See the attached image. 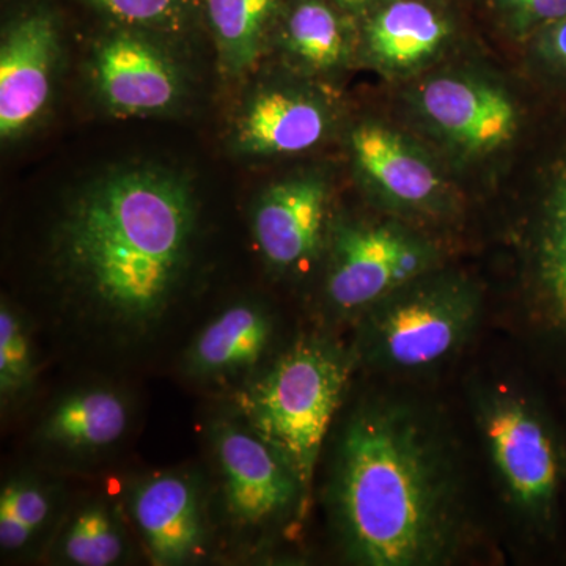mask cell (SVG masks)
<instances>
[{"instance_id":"cell-1","label":"cell","mask_w":566,"mask_h":566,"mask_svg":"<svg viewBox=\"0 0 566 566\" xmlns=\"http://www.w3.org/2000/svg\"><path fill=\"white\" fill-rule=\"evenodd\" d=\"M192 227L191 193L178 178L145 169L114 175L66 216L63 266L96 322L147 333L172 300Z\"/></svg>"},{"instance_id":"cell-2","label":"cell","mask_w":566,"mask_h":566,"mask_svg":"<svg viewBox=\"0 0 566 566\" xmlns=\"http://www.w3.org/2000/svg\"><path fill=\"white\" fill-rule=\"evenodd\" d=\"M334 499L345 545L359 564L433 565L455 543L449 464L409 409L378 405L353 417L342 439Z\"/></svg>"},{"instance_id":"cell-3","label":"cell","mask_w":566,"mask_h":566,"mask_svg":"<svg viewBox=\"0 0 566 566\" xmlns=\"http://www.w3.org/2000/svg\"><path fill=\"white\" fill-rule=\"evenodd\" d=\"M345 354L322 340H301L268 374L234 397L238 412L289 464L308 494L319 450L348 386Z\"/></svg>"},{"instance_id":"cell-4","label":"cell","mask_w":566,"mask_h":566,"mask_svg":"<svg viewBox=\"0 0 566 566\" xmlns=\"http://www.w3.org/2000/svg\"><path fill=\"white\" fill-rule=\"evenodd\" d=\"M479 311L472 283L424 274L367 312L365 354L371 363L394 370L430 367L464 344Z\"/></svg>"},{"instance_id":"cell-5","label":"cell","mask_w":566,"mask_h":566,"mask_svg":"<svg viewBox=\"0 0 566 566\" xmlns=\"http://www.w3.org/2000/svg\"><path fill=\"white\" fill-rule=\"evenodd\" d=\"M409 106L424 132L463 161H483L512 147L524 107L504 84L474 71H442L416 85Z\"/></svg>"},{"instance_id":"cell-6","label":"cell","mask_w":566,"mask_h":566,"mask_svg":"<svg viewBox=\"0 0 566 566\" xmlns=\"http://www.w3.org/2000/svg\"><path fill=\"white\" fill-rule=\"evenodd\" d=\"M438 260L436 245L403 223L342 227L327 274V300L342 314L368 312L397 290L431 273Z\"/></svg>"},{"instance_id":"cell-7","label":"cell","mask_w":566,"mask_h":566,"mask_svg":"<svg viewBox=\"0 0 566 566\" xmlns=\"http://www.w3.org/2000/svg\"><path fill=\"white\" fill-rule=\"evenodd\" d=\"M491 457L516 505L542 526L556 516L564 458L549 422L523 397L497 395L483 409Z\"/></svg>"},{"instance_id":"cell-8","label":"cell","mask_w":566,"mask_h":566,"mask_svg":"<svg viewBox=\"0 0 566 566\" xmlns=\"http://www.w3.org/2000/svg\"><path fill=\"white\" fill-rule=\"evenodd\" d=\"M532 175L527 274L539 318L566 342V106H557Z\"/></svg>"},{"instance_id":"cell-9","label":"cell","mask_w":566,"mask_h":566,"mask_svg":"<svg viewBox=\"0 0 566 566\" xmlns=\"http://www.w3.org/2000/svg\"><path fill=\"white\" fill-rule=\"evenodd\" d=\"M349 147L365 185L385 207L405 216H436L450 205L444 175L422 148L392 126L364 122Z\"/></svg>"},{"instance_id":"cell-10","label":"cell","mask_w":566,"mask_h":566,"mask_svg":"<svg viewBox=\"0 0 566 566\" xmlns=\"http://www.w3.org/2000/svg\"><path fill=\"white\" fill-rule=\"evenodd\" d=\"M229 515L241 527H260L285 515L301 494L300 480L251 428L221 424L214 434Z\"/></svg>"},{"instance_id":"cell-11","label":"cell","mask_w":566,"mask_h":566,"mask_svg":"<svg viewBox=\"0 0 566 566\" xmlns=\"http://www.w3.org/2000/svg\"><path fill=\"white\" fill-rule=\"evenodd\" d=\"M453 39L455 24L431 0H386L368 14L364 54L386 76H412L439 61Z\"/></svg>"},{"instance_id":"cell-12","label":"cell","mask_w":566,"mask_h":566,"mask_svg":"<svg viewBox=\"0 0 566 566\" xmlns=\"http://www.w3.org/2000/svg\"><path fill=\"white\" fill-rule=\"evenodd\" d=\"M327 185L322 177L304 175L277 182L253 218L256 243L264 259L279 270H294L315 259L323 243Z\"/></svg>"},{"instance_id":"cell-13","label":"cell","mask_w":566,"mask_h":566,"mask_svg":"<svg viewBox=\"0 0 566 566\" xmlns=\"http://www.w3.org/2000/svg\"><path fill=\"white\" fill-rule=\"evenodd\" d=\"M57 52L54 24L32 14L11 28L0 50V134L24 132L46 106Z\"/></svg>"},{"instance_id":"cell-14","label":"cell","mask_w":566,"mask_h":566,"mask_svg":"<svg viewBox=\"0 0 566 566\" xmlns=\"http://www.w3.org/2000/svg\"><path fill=\"white\" fill-rule=\"evenodd\" d=\"M96 82L112 109L148 114L166 109L178 96V76L169 61L144 41L117 35L96 57Z\"/></svg>"},{"instance_id":"cell-15","label":"cell","mask_w":566,"mask_h":566,"mask_svg":"<svg viewBox=\"0 0 566 566\" xmlns=\"http://www.w3.org/2000/svg\"><path fill=\"white\" fill-rule=\"evenodd\" d=\"M133 515L158 565L182 564L202 546L199 497L185 476L145 480L134 491Z\"/></svg>"},{"instance_id":"cell-16","label":"cell","mask_w":566,"mask_h":566,"mask_svg":"<svg viewBox=\"0 0 566 566\" xmlns=\"http://www.w3.org/2000/svg\"><path fill=\"white\" fill-rule=\"evenodd\" d=\"M331 114L307 93L266 91L249 104L238 126V142L255 155H297L326 136Z\"/></svg>"},{"instance_id":"cell-17","label":"cell","mask_w":566,"mask_h":566,"mask_svg":"<svg viewBox=\"0 0 566 566\" xmlns=\"http://www.w3.org/2000/svg\"><path fill=\"white\" fill-rule=\"evenodd\" d=\"M271 337L273 323L262 308L233 305L197 335L189 352V367L203 376L238 374L260 363Z\"/></svg>"},{"instance_id":"cell-18","label":"cell","mask_w":566,"mask_h":566,"mask_svg":"<svg viewBox=\"0 0 566 566\" xmlns=\"http://www.w3.org/2000/svg\"><path fill=\"white\" fill-rule=\"evenodd\" d=\"M128 406L107 389L82 390L55 406L41 438L71 450H98L117 442L128 427Z\"/></svg>"},{"instance_id":"cell-19","label":"cell","mask_w":566,"mask_h":566,"mask_svg":"<svg viewBox=\"0 0 566 566\" xmlns=\"http://www.w3.org/2000/svg\"><path fill=\"white\" fill-rule=\"evenodd\" d=\"M285 43L304 66L314 71L337 69L349 54L344 24L333 9L316 0L300 3L286 22Z\"/></svg>"},{"instance_id":"cell-20","label":"cell","mask_w":566,"mask_h":566,"mask_svg":"<svg viewBox=\"0 0 566 566\" xmlns=\"http://www.w3.org/2000/svg\"><path fill=\"white\" fill-rule=\"evenodd\" d=\"M279 0H208L223 59L232 71L248 70L260 54L264 25Z\"/></svg>"},{"instance_id":"cell-21","label":"cell","mask_w":566,"mask_h":566,"mask_svg":"<svg viewBox=\"0 0 566 566\" xmlns=\"http://www.w3.org/2000/svg\"><path fill=\"white\" fill-rule=\"evenodd\" d=\"M63 557L80 566H109L120 560L123 538L114 517L102 505L82 510L63 535Z\"/></svg>"},{"instance_id":"cell-22","label":"cell","mask_w":566,"mask_h":566,"mask_svg":"<svg viewBox=\"0 0 566 566\" xmlns=\"http://www.w3.org/2000/svg\"><path fill=\"white\" fill-rule=\"evenodd\" d=\"M51 504L41 488L29 482H14L0 494V546L20 551L46 523Z\"/></svg>"},{"instance_id":"cell-23","label":"cell","mask_w":566,"mask_h":566,"mask_svg":"<svg viewBox=\"0 0 566 566\" xmlns=\"http://www.w3.org/2000/svg\"><path fill=\"white\" fill-rule=\"evenodd\" d=\"M524 48L535 84L556 106H566V17L536 32Z\"/></svg>"},{"instance_id":"cell-24","label":"cell","mask_w":566,"mask_h":566,"mask_svg":"<svg viewBox=\"0 0 566 566\" xmlns=\"http://www.w3.org/2000/svg\"><path fill=\"white\" fill-rule=\"evenodd\" d=\"M33 376L31 338L25 324L9 305L0 311V395L3 403L20 397Z\"/></svg>"},{"instance_id":"cell-25","label":"cell","mask_w":566,"mask_h":566,"mask_svg":"<svg viewBox=\"0 0 566 566\" xmlns=\"http://www.w3.org/2000/svg\"><path fill=\"white\" fill-rule=\"evenodd\" d=\"M118 20L126 22H159L174 11V0H93Z\"/></svg>"},{"instance_id":"cell-26","label":"cell","mask_w":566,"mask_h":566,"mask_svg":"<svg viewBox=\"0 0 566 566\" xmlns=\"http://www.w3.org/2000/svg\"><path fill=\"white\" fill-rule=\"evenodd\" d=\"M345 11L353 14H370L386 0H335Z\"/></svg>"},{"instance_id":"cell-27","label":"cell","mask_w":566,"mask_h":566,"mask_svg":"<svg viewBox=\"0 0 566 566\" xmlns=\"http://www.w3.org/2000/svg\"><path fill=\"white\" fill-rule=\"evenodd\" d=\"M528 0H493L494 9L501 18L502 24L509 21L510 18L515 17L517 11L523 9Z\"/></svg>"}]
</instances>
